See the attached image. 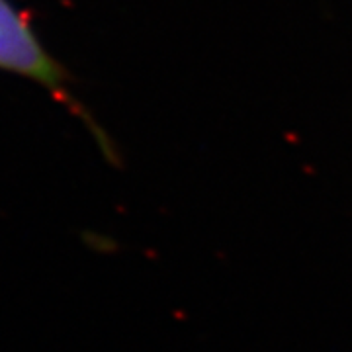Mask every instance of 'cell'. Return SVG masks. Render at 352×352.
Returning <instances> with one entry per match:
<instances>
[{"label":"cell","instance_id":"6da1fadb","mask_svg":"<svg viewBox=\"0 0 352 352\" xmlns=\"http://www.w3.org/2000/svg\"><path fill=\"white\" fill-rule=\"evenodd\" d=\"M0 71L30 78L47 88L69 110L90 120L69 92L71 75L50 51L43 47L28 16L10 0H0Z\"/></svg>","mask_w":352,"mask_h":352}]
</instances>
